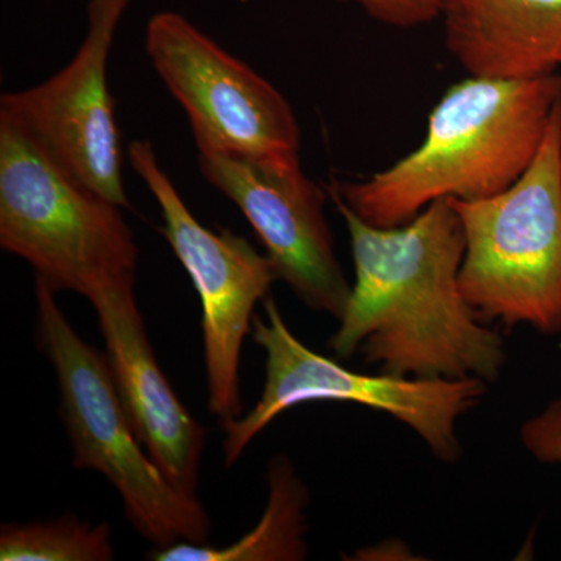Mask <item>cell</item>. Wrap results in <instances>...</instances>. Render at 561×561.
<instances>
[{"instance_id":"cell-1","label":"cell","mask_w":561,"mask_h":561,"mask_svg":"<svg viewBox=\"0 0 561 561\" xmlns=\"http://www.w3.org/2000/svg\"><path fill=\"white\" fill-rule=\"evenodd\" d=\"M345 220L354 279L330 350H357L382 373L424 379L496 381L504 341L465 300V232L451 202L431 203L400 227H373L331 194Z\"/></svg>"},{"instance_id":"cell-2","label":"cell","mask_w":561,"mask_h":561,"mask_svg":"<svg viewBox=\"0 0 561 561\" xmlns=\"http://www.w3.org/2000/svg\"><path fill=\"white\" fill-rule=\"evenodd\" d=\"M561 102V76H470L431 111L419 149L331 194L373 227H400L431 203L481 201L511 187L529 169Z\"/></svg>"},{"instance_id":"cell-3","label":"cell","mask_w":561,"mask_h":561,"mask_svg":"<svg viewBox=\"0 0 561 561\" xmlns=\"http://www.w3.org/2000/svg\"><path fill=\"white\" fill-rule=\"evenodd\" d=\"M55 295L35 278L39 343L57 375L73 467L105 476L119 491L135 529L154 548L208 542L210 522L202 502L176 489L144 451L108 359L77 334Z\"/></svg>"},{"instance_id":"cell-4","label":"cell","mask_w":561,"mask_h":561,"mask_svg":"<svg viewBox=\"0 0 561 561\" xmlns=\"http://www.w3.org/2000/svg\"><path fill=\"white\" fill-rule=\"evenodd\" d=\"M465 232L459 283L482 320L561 331V102L529 169L507 190L448 198Z\"/></svg>"},{"instance_id":"cell-5","label":"cell","mask_w":561,"mask_h":561,"mask_svg":"<svg viewBox=\"0 0 561 561\" xmlns=\"http://www.w3.org/2000/svg\"><path fill=\"white\" fill-rule=\"evenodd\" d=\"M0 247L55 294L135 276L138 245L121 206L70 181L20 131L0 124Z\"/></svg>"},{"instance_id":"cell-6","label":"cell","mask_w":561,"mask_h":561,"mask_svg":"<svg viewBox=\"0 0 561 561\" xmlns=\"http://www.w3.org/2000/svg\"><path fill=\"white\" fill-rule=\"evenodd\" d=\"M254 316L251 334L265 351V383L260 401L247 415L221 423L225 465L231 467L253 438L280 413L312 401H342L386 412L411 427L443 461L460 457L456 423L479 404L485 381L479 378L424 379L364 375L302 345L271 295Z\"/></svg>"},{"instance_id":"cell-7","label":"cell","mask_w":561,"mask_h":561,"mask_svg":"<svg viewBox=\"0 0 561 561\" xmlns=\"http://www.w3.org/2000/svg\"><path fill=\"white\" fill-rule=\"evenodd\" d=\"M144 46L186 113L198 154L300 158V125L287 99L183 14H153Z\"/></svg>"},{"instance_id":"cell-8","label":"cell","mask_w":561,"mask_h":561,"mask_svg":"<svg viewBox=\"0 0 561 561\" xmlns=\"http://www.w3.org/2000/svg\"><path fill=\"white\" fill-rule=\"evenodd\" d=\"M127 157L160 206L162 234L201 297L209 411L220 423L239 419L243 341L253 327L254 308L268 297L278 273L271 257L247 239L230 230H209L195 219L149 140H133Z\"/></svg>"},{"instance_id":"cell-9","label":"cell","mask_w":561,"mask_h":561,"mask_svg":"<svg viewBox=\"0 0 561 561\" xmlns=\"http://www.w3.org/2000/svg\"><path fill=\"white\" fill-rule=\"evenodd\" d=\"M133 0H91L76 57L49 80L0 95V124L31 140L66 176L122 209L124 151L108 88V58Z\"/></svg>"},{"instance_id":"cell-10","label":"cell","mask_w":561,"mask_h":561,"mask_svg":"<svg viewBox=\"0 0 561 561\" xmlns=\"http://www.w3.org/2000/svg\"><path fill=\"white\" fill-rule=\"evenodd\" d=\"M203 179L249 220L284 280L308 308L341 320L351 294L327 216V192L297 160L198 154Z\"/></svg>"},{"instance_id":"cell-11","label":"cell","mask_w":561,"mask_h":561,"mask_svg":"<svg viewBox=\"0 0 561 561\" xmlns=\"http://www.w3.org/2000/svg\"><path fill=\"white\" fill-rule=\"evenodd\" d=\"M98 313L114 386L146 451L183 493L197 496L206 434L162 373L135 297V276L88 298Z\"/></svg>"},{"instance_id":"cell-12","label":"cell","mask_w":561,"mask_h":561,"mask_svg":"<svg viewBox=\"0 0 561 561\" xmlns=\"http://www.w3.org/2000/svg\"><path fill=\"white\" fill-rule=\"evenodd\" d=\"M440 18L470 76L524 79L561 66V0H445Z\"/></svg>"},{"instance_id":"cell-13","label":"cell","mask_w":561,"mask_h":561,"mask_svg":"<svg viewBox=\"0 0 561 561\" xmlns=\"http://www.w3.org/2000/svg\"><path fill=\"white\" fill-rule=\"evenodd\" d=\"M268 501L261 522L241 540L228 546L180 541L154 548L153 561H291L305 560V507L308 491L286 457H276L268 468Z\"/></svg>"},{"instance_id":"cell-14","label":"cell","mask_w":561,"mask_h":561,"mask_svg":"<svg viewBox=\"0 0 561 561\" xmlns=\"http://www.w3.org/2000/svg\"><path fill=\"white\" fill-rule=\"evenodd\" d=\"M108 523L80 522L65 516L51 522L7 524L0 531L2 561L114 560Z\"/></svg>"},{"instance_id":"cell-15","label":"cell","mask_w":561,"mask_h":561,"mask_svg":"<svg viewBox=\"0 0 561 561\" xmlns=\"http://www.w3.org/2000/svg\"><path fill=\"white\" fill-rule=\"evenodd\" d=\"M353 3L371 20L398 28H413L430 24L442 16L445 0H334Z\"/></svg>"},{"instance_id":"cell-16","label":"cell","mask_w":561,"mask_h":561,"mask_svg":"<svg viewBox=\"0 0 561 561\" xmlns=\"http://www.w3.org/2000/svg\"><path fill=\"white\" fill-rule=\"evenodd\" d=\"M524 446L542 463L561 465V400L551 402L522 430Z\"/></svg>"}]
</instances>
